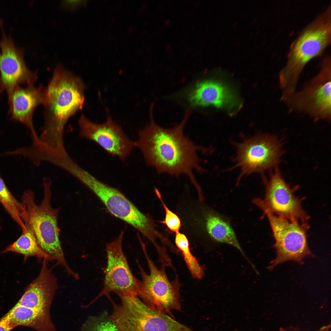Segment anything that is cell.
I'll return each instance as SVG.
<instances>
[{"label":"cell","instance_id":"cell-1","mask_svg":"<svg viewBox=\"0 0 331 331\" xmlns=\"http://www.w3.org/2000/svg\"><path fill=\"white\" fill-rule=\"evenodd\" d=\"M150 115L149 124L140 130L135 142L149 166L154 167L158 173H167L178 177L187 176L198 193L202 191L193 173L194 170L204 171L200 165L197 151L200 147L194 144L184 134L183 129L190 114L189 110L178 125L169 128L162 127Z\"/></svg>","mask_w":331,"mask_h":331},{"label":"cell","instance_id":"cell-2","mask_svg":"<svg viewBox=\"0 0 331 331\" xmlns=\"http://www.w3.org/2000/svg\"><path fill=\"white\" fill-rule=\"evenodd\" d=\"M85 86L81 79L58 65L47 88L44 105V124L40 143L51 149L65 148L64 132L68 120L82 108Z\"/></svg>","mask_w":331,"mask_h":331},{"label":"cell","instance_id":"cell-3","mask_svg":"<svg viewBox=\"0 0 331 331\" xmlns=\"http://www.w3.org/2000/svg\"><path fill=\"white\" fill-rule=\"evenodd\" d=\"M331 5L308 24L291 44L286 63L279 74L282 95L295 91L300 75L306 65L321 55L331 44Z\"/></svg>","mask_w":331,"mask_h":331},{"label":"cell","instance_id":"cell-4","mask_svg":"<svg viewBox=\"0 0 331 331\" xmlns=\"http://www.w3.org/2000/svg\"><path fill=\"white\" fill-rule=\"evenodd\" d=\"M51 185L49 179H44V196L39 204L36 203L32 191L25 192L21 203L25 211L23 221L33 233L42 251L70 274L72 270L66 261L59 239L58 224L59 209L54 208L51 204Z\"/></svg>","mask_w":331,"mask_h":331},{"label":"cell","instance_id":"cell-5","mask_svg":"<svg viewBox=\"0 0 331 331\" xmlns=\"http://www.w3.org/2000/svg\"><path fill=\"white\" fill-rule=\"evenodd\" d=\"M176 209V214L181 220V229L186 236L232 245L249 261L230 221L205 204L203 200H196L186 194L180 199Z\"/></svg>","mask_w":331,"mask_h":331},{"label":"cell","instance_id":"cell-6","mask_svg":"<svg viewBox=\"0 0 331 331\" xmlns=\"http://www.w3.org/2000/svg\"><path fill=\"white\" fill-rule=\"evenodd\" d=\"M331 59L330 55L325 56L316 75L301 90L282 101L290 109L305 113L316 121H330Z\"/></svg>","mask_w":331,"mask_h":331},{"label":"cell","instance_id":"cell-7","mask_svg":"<svg viewBox=\"0 0 331 331\" xmlns=\"http://www.w3.org/2000/svg\"><path fill=\"white\" fill-rule=\"evenodd\" d=\"M81 182L92 191L112 215L135 228L147 238L156 230L154 221L142 212L120 191L100 181L87 172Z\"/></svg>","mask_w":331,"mask_h":331},{"label":"cell","instance_id":"cell-8","mask_svg":"<svg viewBox=\"0 0 331 331\" xmlns=\"http://www.w3.org/2000/svg\"><path fill=\"white\" fill-rule=\"evenodd\" d=\"M140 243L147 261L150 273H147L138 262L142 280L139 295L143 302L150 308L166 314L173 310L181 309L180 283L178 277L170 281L165 268L158 269L148 256L145 245Z\"/></svg>","mask_w":331,"mask_h":331},{"label":"cell","instance_id":"cell-9","mask_svg":"<svg viewBox=\"0 0 331 331\" xmlns=\"http://www.w3.org/2000/svg\"><path fill=\"white\" fill-rule=\"evenodd\" d=\"M116 321L120 331H194L166 314L150 308L138 297L124 302Z\"/></svg>","mask_w":331,"mask_h":331},{"label":"cell","instance_id":"cell-10","mask_svg":"<svg viewBox=\"0 0 331 331\" xmlns=\"http://www.w3.org/2000/svg\"><path fill=\"white\" fill-rule=\"evenodd\" d=\"M256 205L267 217L275 240L277 256L269 268L287 261H300L310 254L305 231L296 220L276 215L261 201Z\"/></svg>","mask_w":331,"mask_h":331},{"label":"cell","instance_id":"cell-11","mask_svg":"<svg viewBox=\"0 0 331 331\" xmlns=\"http://www.w3.org/2000/svg\"><path fill=\"white\" fill-rule=\"evenodd\" d=\"M281 154L280 143L269 135H256L238 143L234 167L240 170L238 179L275 167Z\"/></svg>","mask_w":331,"mask_h":331},{"label":"cell","instance_id":"cell-12","mask_svg":"<svg viewBox=\"0 0 331 331\" xmlns=\"http://www.w3.org/2000/svg\"><path fill=\"white\" fill-rule=\"evenodd\" d=\"M124 231L117 238L106 245L107 263L105 270L103 289L96 299L108 297L112 292L119 296H138L140 290V281L133 274L123 252L122 240Z\"/></svg>","mask_w":331,"mask_h":331},{"label":"cell","instance_id":"cell-13","mask_svg":"<svg viewBox=\"0 0 331 331\" xmlns=\"http://www.w3.org/2000/svg\"><path fill=\"white\" fill-rule=\"evenodd\" d=\"M78 123L80 137L95 142L108 153L122 161L135 146V142L110 117L105 122L98 124L82 115Z\"/></svg>","mask_w":331,"mask_h":331},{"label":"cell","instance_id":"cell-14","mask_svg":"<svg viewBox=\"0 0 331 331\" xmlns=\"http://www.w3.org/2000/svg\"><path fill=\"white\" fill-rule=\"evenodd\" d=\"M265 206L273 213L291 220L304 219L306 217L299 200L276 168L270 175L266 185Z\"/></svg>","mask_w":331,"mask_h":331},{"label":"cell","instance_id":"cell-15","mask_svg":"<svg viewBox=\"0 0 331 331\" xmlns=\"http://www.w3.org/2000/svg\"><path fill=\"white\" fill-rule=\"evenodd\" d=\"M45 90L41 86H18L8 96V113L11 119L27 127L31 133L32 141L39 138L33 126V113L37 106L44 104Z\"/></svg>","mask_w":331,"mask_h":331},{"label":"cell","instance_id":"cell-16","mask_svg":"<svg viewBox=\"0 0 331 331\" xmlns=\"http://www.w3.org/2000/svg\"><path fill=\"white\" fill-rule=\"evenodd\" d=\"M48 261L43 259L38 276L26 288L17 304L50 313L58 287L57 279L48 267Z\"/></svg>","mask_w":331,"mask_h":331},{"label":"cell","instance_id":"cell-17","mask_svg":"<svg viewBox=\"0 0 331 331\" xmlns=\"http://www.w3.org/2000/svg\"><path fill=\"white\" fill-rule=\"evenodd\" d=\"M0 77L8 96L17 86L33 85L37 79L36 73L27 68L12 45L7 42L1 46Z\"/></svg>","mask_w":331,"mask_h":331},{"label":"cell","instance_id":"cell-18","mask_svg":"<svg viewBox=\"0 0 331 331\" xmlns=\"http://www.w3.org/2000/svg\"><path fill=\"white\" fill-rule=\"evenodd\" d=\"M188 99L195 106L213 105L217 107H233L237 104L234 94L226 86L211 80L200 81L189 91Z\"/></svg>","mask_w":331,"mask_h":331},{"label":"cell","instance_id":"cell-19","mask_svg":"<svg viewBox=\"0 0 331 331\" xmlns=\"http://www.w3.org/2000/svg\"><path fill=\"white\" fill-rule=\"evenodd\" d=\"M14 328L26 326L36 331H57L50 313L16 304L4 316Z\"/></svg>","mask_w":331,"mask_h":331},{"label":"cell","instance_id":"cell-20","mask_svg":"<svg viewBox=\"0 0 331 331\" xmlns=\"http://www.w3.org/2000/svg\"><path fill=\"white\" fill-rule=\"evenodd\" d=\"M9 252L23 255L25 260L32 256H36L39 259L51 260L40 248L33 233L26 226L25 228L22 230V234L19 237L2 253Z\"/></svg>","mask_w":331,"mask_h":331},{"label":"cell","instance_id":"cell-21","mask_svg":"<svg viewBox=\"0 0 331 331\" xmlns=\"http://www.w3.org/2000/svg\"><path fill=\"white\" fill-rule=\"evenodd\" d=\"M175 233V243L176 247L181 252L192 276L197 279H201L204 274V268L192 253L187 236L179 231Z\"/></svg>","mask_w":331,"mask_h":331},{"label":"cell","instance_id":"cell-22","mask_svg":"<svg viewBox=\"0 0 331 331\" xmlns=\"http://www.w3.org/2000/svg\"><path fill=\"white\" fill-rule=\"evenodd\" d=\"M0 202L21 229L25 228V226L23 220L24 213L23 206L14 198L1 178Z\"/></svg>","mask_w":331,"mask_h":331},{"label":"cell","instance_id":"cell-23","mask_svg":"<svg viewBox=\"0 0 331 331\" xmlns=\"http://www.w3.org/2000/svg\"><path fill=\"white\" fill-rule=\"evenodd\" d=\"M154 191L165 211V219L161 222L165 225L167 228L172 231L175 233L179 231L181 227V222L180 218L166 206L159 190L157 188H155Z\"/></svg>","mask_w":331,"mask_h":331},{"label":"cell","instance_id":"cell-24","mask_svg":"<svg viewBox=\"0 0 331 331\" xmlns=\"http://www.w3.org/2000/svg\"><path fill=\"white\" fill-rule=\"evenodd\" d=\"M113 321V320H112ZM90 331H120L113 321H100L91 328Z\"/></svg>","mask_w":331,"mask_h":331},{"label":"cell","instance_id":"cell-25","mask_svg":"<svg viewBox=\"0 0 331 331\" xmlns=\"http://www.w3.org/2000/svg\"><path fill=\"white\" fill-rule=\"evenodd\" d=\"M14 328L5 317L0 319V331H11Z\"/></svg>","mask_w":331,"mask_h":331},{"label":"cell","instance_id":"cell-26","mask_svg":"<svg viewBox=\"0 0 331 331\" xmlns=\"http://www.w3.org/2000/svg\"><path fill=\"white\" fill-rule=\"evenodd\" d=\"M81 1H65L63 2L64 7L70 9L76 8L81 4L82 2Z\"/></svg>","mask_w":331,"mask_h":331},{"label":"cell","instance_id":"cell-27","mask_svg":"<svg viewBox=\"0 0 331 331\" xmlns=\"http://www.w3.org/2000/svg\"><path fill=\"white\" fill-rule=\"evenodd\" d=\"M331 327L330 324L323 326L316 331H329ZM282 331H301L298 328L290 326L285 329H282Z\"/></svg>","mask_w":331,"mask_h":331},{"label":"cell","instance_id":"cell-28","mask_svg":"<svg viewBox=\"0 0 331 331\" xmlns=\"http://www.w3.org/2000/svg\"><path fill=\"white\" fill-rule=\"evenodd\" d=\"M3 90L4 89L0 77V95L2 93Z\"/></svg>","mask_w":331,"mask_h":331},{"label":"cell","instance_id":"cell-29","mask_svg":"<svg viewBox=\"0 0 331 331\" xmlns=\"http://www.w3.org/2000/svg\"></svg>","mask_w":331,"mask_h":331}]
</instances>
